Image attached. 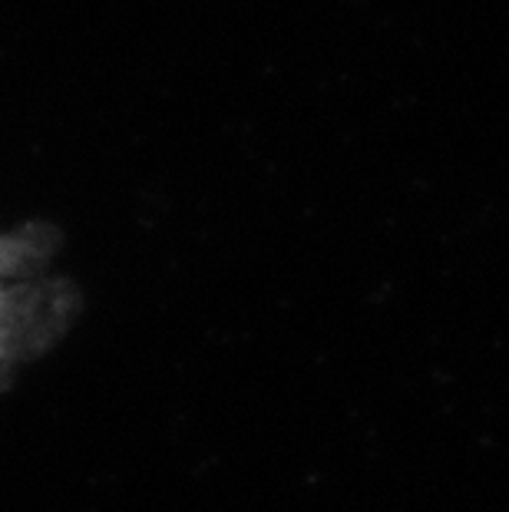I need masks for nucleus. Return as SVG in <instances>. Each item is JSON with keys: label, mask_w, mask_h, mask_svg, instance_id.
<instances>
[{"label": "nucleus", "mask_w": 509, "mask_h": 512, "mask_svg": "<svg viewBox=\"0 0 509 512\" xmlns=\"http://www.w3.org/2000/svg\"><path fill=\"white\" fill-rule=\"evenodd\" d=\"M40 255V232L27 225L20 235H0V364L17 361V347L43 351L57 331L37 324L34 281L24 278Z\"/></svg>", "instance_id": "f257e3e1"}]
</instances>
